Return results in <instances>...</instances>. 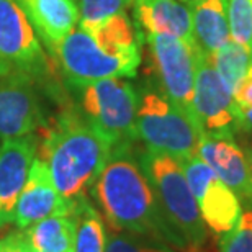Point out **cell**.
Returning <instances> with one entry per match:
<instances>
[{
  "label": "cell",
  "instance_id": "1",
  "mask_svg": "<svg viewBox=\"0 0 252 252\" xmlns=\"http://www.w3.org/2000/svg\"><path fill=\"white\" fill-rule=\"evenodd\" d=\"M90 191L113 231L143 236L180 251L133 144L112 149Z\"/></svg>",
  "mask_w": 252,
  "mask_h": 252
},
{
  "label": "cell",
  "instance_id": "2",
  "mask_svg": "<svg viewBox=\"0 0 252 252\" xmlns=\"http://www.w3.org/2000/svg\"><path fill=\"white\" fill-rule=\"evenodd\" d=\"M138 38L129 17L122 12L87 32L75 28L53 54L72 89L100 79H128L141 64Z\"/></svg>",
  "mask_w": 252,
  "mask_h": 252
},
{
  "label": "cell",
  "instance_id": "3",
  "mask_svg": "<svg viewBox=\"0 0 252 252\" xmlns=\"http://www.w3.org/2000/svg\"><path fill=\"white\" fill-rule=\"evenodd\" d=\"M38 138V158L48 164L54 187L64 198H89L112 154V146L102 138L80 112H64L51 125H43Z\"/></svg>",
  "mask_w": 252,
  "mask_h": 252
},
{
  "label": "cell",
  "instance_id": "4",
  "mask_svg": "<svg viewBox=\"0 0 252 252\" xmlns=\"http://www.w3.org/2000/svg\"><path fill=\"white\" fill-rule=\"evenodd\" d=\"M136 156L153 185L169 228L179 241L180 252H201L208 238L206 224L180 162L172 156L148 148L138 151Z\"/></svg>",
  "mask_w": 252,
  "mask_h": 252
},
{
  "label": "cell",
  "instance_id": "5",
  "mask_svg": "<svg viewBox=\"0 0 252 252\" xmlns=\"http://www.w3.org/2000/svg\"><path fill=\"white\" fill-rule=\"evenodd\" d=\"M136 136L151 151L189 159L198 154L201 131L156 85H144L136 112Z\"/></svg>",
  "mask_w": 252,
  "mask_h": 252
},
{
  "label": "cell",
  "instance_id": "6",
  "mask_svg": "<svg viewBox=\"0 0 252 252\" xmlns=\"http://www.w3.org/2000/svg\"><path fill=\"white\" fill-rule=\"evenodd\" d=\"M80 113L97 133L113 148L133 144L139 92L125 77H110L80 87Z\"/></svg>",
  "mask_w": 252,
  "mask_h": 252
},
{
  "label": "cell",
  "instance_id": "7",
  "mask_svg": "<svg viewBox=\"0 0 252 252\" xmlns=\"http://www.w3.org/2000/svg\"><path fill=\"white\" fill-rule=\"evenodd\" d=\"M144 38L158 77L156 87L196 123L193 89L200 53L198 44L167 33H151Z\"/></svg>",
  "mask_w": 252,
  "mask_h": 252
},
{
  "label": "cell",
  "instance_id": "8",
  "mask_svg": "<svg viewBox=\"0 0 252 252\" xmlns=\"http://www.w3.org/2000/svg\"><path fill=\"white\" fill-rule=\"evenodd\" d=\"M193 112L201 134L211 138H236L238 108L233 89L221 79L208 53H198L193 89Z\"/></svg>",
  "mask_w": 252,
  "mask_h": 252
},
{
  "label": "cell",
  "instance_id": "9",
  "mask_svg": "<svg viewBox=\"0 0 252 252\" xmlns=\"http://www.w3.org/2000/svg\"><path fill=\"white\" fill-rule=\"evenodd\" d=\"M179 162L205 224L218 236L233 229L243 215V205L234 191L221 182L215 170L198 154Z\"/></svg>",
  "mask_w": 252,
  "mask_h": 252
},
{
  "label": "cell",
  "instance_id": "10",
  "mask_svg": "<svg viewBox=\"0 0 252 252\" xmlns=\"http://www.w3.org/2000/svg\"><path fill=\"white\" fill-rule=\"evenodd\" d=\"M0 59L32 79L48 70L38 34L15 0H0Z\"/></svg>",
  "mask_w": 252,
  "mask_h": 252
},
{
  "label": "cell",
  "instance_id": "11",
  "mask_svg": "<svg viewBox=\"0 0 252 252\" xmlns=\"http://www.w3.org/2000/svg\"><path fill=\"white\" fill-rule=\"evenodd\" d=\"M46 123L33 79L12 72L0 79V138H18Z\"/></svg>",
  "mask_w": 252,
  "mask_h": 252
},
{
  "label": "cell",
  "instance_id": "12",
  "mask_svg": "<svg viewBox=\"0 0 252 252\" xmlns=\"http://www.w3.org/2000/svg\"><path fill=\"white\" fill-rule=\"evenodd\" d=\"M75 205L77 201L64 198L56 190L48 164L36 156L15 205L13 223L18 229H27L49 216H70Z\"/></svg>",
  "mask_w": 252,
  "mask_h": 252
},
{
  "label": "cell",
  "instance_id": "13",
  "mask_svg": "<svg viewBox=\"0 0 252 252\" xmlns=\"http://www.w3.org/2000/svg\"><path fill=\"white\" fill-rule=\"evenodd\" d=\"M198 156L215 170L239 198L246 210H252V162L233 138H211L201 134Z\"/></svg>",
  "mask_w": 252,
  "mask_h": 252
},
{
  "label": "cell",
  "instance_id": "14",
  "mask_svg": "<svg viewBox=\"0 0 252 252\" xmlns=\"http://www.w3.org/2000/svg\"><path fill=\"white\" fill-rule=\"evenodd\" d=\"M38 153V136L25 134L8 138L0 146V215L5 223L13 221L18 195L28 179Z\"/></svg>",
  "mask_w": 252,
  "mask_h": 252
},
{
  "label": "cell",
  "instance_id": "15",
  "mask_svg": "<svg viewBox=\"0 0 252 252\" xmlns=\"http://www.w3.org/2000/svg\"><path fill=\"white\" fill-rule=\"evenodd\" d=\"M38 38L54 51L63 39L79 25V8L75 0H15Z\"/></svg>",
  "mask_w": 252,
  "mask_h": 252
},
{
  "label": "cell",
  "instance_id": "16",
  "mask_svg": "<svg viewBox=\"0 0 252 252\" xmlns=\"http://www.w3.org/2000/svg\"><path fill=\"white\" fill-rule=\"evenodd\" d=\"M134 20L138 36L167 33L195 43L191 15L180 0H134Z\"/></svg>",
  "mask_w": 252,
  "mask_h": 252
},
{
  "label": "cell",
  "instance_id": "17",
  "mask_svg": "<svg viewBox=\"0 0 252 252\" xmlns=\"http://www.w3.org/2000/svg\"><path fill=\"white\" fill-rule=\"evenodd\" d=\"M193 38L201 51L213 54L231 39L228 0H189Z\"/></svg>",
  "mask_w": 252,
  "mask_h": 252
},
{
  "label": "cell",
  "instance_id": "18",
  "mask_svg": "<svg viewBox=\"0 0 252 252\" xmlns=\"http://www.w3.org/2000/svg\"><path fill=\"white\" fill-rule=\"evenodd\" d=\"M36 252H74L75 224L72 216H49L25 229Z\"/></svg>",
  "mask_w": 252,
  "mask_h": 252
},
{
  "label": "cell",
  "instance_id": "19",
  "mask_svg": "<svg viewBox=\"0 0 252 252\" xmlns=\"http://www.w3.org/2000/svg\"><path fill=\"white\" fill-rule=\"evenodd\" d=\"M70 216L75 224L74 252H105L107 229L102 215L90 205L89 198L79 200Z\"/></svg>",
  "mask_w": 252,
  "mask_h": 252
},
{
  "label": "cell",
  "instance_id": "20",
  "mask_svg": "<svg viewBox=\"0 0 252 252\" xmlns=\"http://www.w3.org/2000/svg\"><path fill=\"white\" fill-rule=\"evenodd\" d=\"M210 58L221 79L231 89H234L252 64V49L236 43L234 39H229L218 51L210 54Z\"/></svg>",
  "mask_w": 252,
  "mask_h": 252
},
{
  "label": "cell",
  "instance_id": "21",
  "mask_svg": "<svg viewBox=\"0 0 252 252\" xmlns=\"http://www.w3.org/2000/svg\"><path fill=\"white\" fill-rule=\"evenodd\" d=\"M134 0H77L80 30H92L107 18L126 12Z\"/></svg>",
  "mask_w": 252,
  "mask_h": 252
},
{
  "label": "cell",
  "instance_id": "22",
  "mask_svg": "<svg viewBox=\"0 0 252 252\" xmlns=\"http://www.w3.org/2000/svg\"><path fill=\"white\" fill-rule=\"evenodd\" d=\"M231 39L252 49V0H228Z\"/></svg>",
  "mask_w": 252,
  "mask_h": 252
},
{
  "label": "cell",
  "instance_id": "23",
  "mask_svg": "<svg viewBox=\"0 0 252 252\" xmlns=\"http://www.w3.org/2000/svg\"><path fill=\"white\" fill-rule=\"evenodd\" d=\"M105 252H177L167 244L123 231H112L107 236Z\"/></svg>",
  "mask_w": 252,
  "mask_h": 252
},
{
  "label": "cell",
  "instance_id": "24",
  "mask_svg": "<svg viewBox=\"0 0 252 252\" xmlns=\"http://www.w3.org/2000/svg\"><path fill=\"white\" fill-rule=\"evenodd\" d=\"M220 252H252V210H246L220 241Z\"/></svg>",
  "mask_w": 252,
  "mask_h": 252
},
{
  "label": "cell",
  "instance_id": "25",
  "mask_svg": "<svg viewBox=\"0 0 252 252\" xmlns=\"http://www.w3.org/2000/svg\"><path fill=\"white\" fill-rule=\"evenodd\" d=\"M233 100L236 108H238V113L252 108V64L249 65L244 77L233 89Z\"/></svg>",
  "mask_w": 252,
  "mask_h": 252
},
{
  "label": "cell",
  "instance_id": "26",
  "mask_svg": "<svg viewBox=\"0 0 252 252\" xmlns=\"http://www.w3.org/2000/svg\"><path fill=\"white\" fill-rule=\"evenodd\" d=\"M0 252H33L25 229L12 231L0 239Z\"/></svg>",
  "mask_w": 252,
  "mask_h": 252
},
{
  "label": "cell",
  "instance_id": "27",
  "mask_svg": "<svg viewBox=\"0 0 252 252\" xmlns=\"http://www.w3.org/2000/svg\"><path fill=\"white\" fill-rule=\"evenodd\" d=\"M239 133L244 134L252 133V108L238 113V134Z\"/></svg>",
  "mask_w": 252,
  "mask_h": 252
},
{
  "label": "cell",
  "instance_id": "28",
  "mask_svg": "<svg viewBox=\"0 0 252 252\" xmlns=\"http://www.w3.org/2000/svg\"><path fill=\"white\" fill-rule=\"evenodd\" d=\"M12 72H15V70H13L12 67H10V65H8L7 63L0 59V79L5 77V75H8V74H12Z\"/></svg>",
  "mask_w": 252,
  "mask_h": 252
},
{
  "label": "cell",
  "instance_id": "29",
  "mask_svg": "<svg viewBox=\"0 0 252 252\" xmlns=\"http://www.w3.org/2000/svg\"><path fill=\"white\" fill-rule=\"evenodd\" d=\"M252 134V133H251ZM246 154H248V158L251 159V162H252V146H249V148H248V153H246Z\"/></svg>",
  "mask_w": 252,
  "mask_h": 252
},
{
  "label": "cell",
  "instance_id": "30",
  "mask_svg": "<svg viewBox=\"0 0 252 252\" xmlns=\"http://www.w3.org/2000/svg\"><path fill=\"white\" fill-rule=\"evenodd\" d=\"M5 224H7V223H5V220L2 218V215H0V226H5Z\"/></svg>",
  "mask_w": 252,
  "mask_h": 252
},
{
  "label": "cell",
  "instance_id": "31",
  "mask_svg": "<svg viewBox=\"0 0 252 252\" xmlns=\"http://www.w3.org/2000/svg\"><path fill=\"white\" fill-rule=\"evenodd\" d=\"M180 2H189V0H180Z\"/></svg>",
  "mask_w": 252,
  "mask_h": 252
},
{
  "label": "cell",
  "instance_id": "32",
  "mask_svg": "<svg viewBox=\"0 0 252 252\" xmlns=\"http://www.w3.org/2000/svg\"><path fill=\"white\" fill-rule=\"evenodd\" d=\"M33 252H36V251H33Z\"/></svg>",
  "mask_w": 252,
  "mask_h": 252
}]
</instances>
